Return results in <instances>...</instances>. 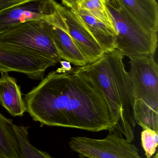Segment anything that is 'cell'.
<instances>
[{
	"label": "cell",
	"instance_id": "obj_1",
	"mask_svg": "<svg viewBox=\"0 0 158 158\" xmlns=\"http://www.w3.org/2000/svg\"><path fill=\"white\" fill-rule=\"evenodd\" d=\"M24 101L26 111L40 127L111 132L116 125L96 80L82 67L50 72Z\"/></svg>",
	"mask_w": 158,
	"mask_h": 158
},
{
	"label": "cell",
	"instance_id": "obj_2",
	"mask_svg": "<svg viewBox=\"0 0 158 158\" xmlns=\"http://www.w3.org/2000/svg\"><path fill=\"white\" fill-rule=\"evenodd\" d=\"M124 56L117 49L103 53L95 62L82 68L96 80L115 123L113 133L132 143L135 138V94L125 68Z\"/></svg>",
	"mask_w": 158,
	"mask_h": 158
},
{
	"label": "cell",
	"instance_id": "obj_3",
	"mask_svg": "<svg viewBox=\"0 0 158 158\" xmlns=\"http://www.w3.org/2000/svg\"><path fill=\"white\" fill-rule=\"evenodd\" d=\"M154 55L130 60L135 94L134 119L143 129L158 130V65Z\"/></svg>",
	"mask_w": 158,
	"mask_h": 158
},
{
	"label": "cell",
	"instance_id": "obj_4",
	"mask_svg": "<svg viewBox=\"0 0 158 158\" xmlns=\"http://www.w3.org/2000/svg\"><path fill=\"white\" fill-rule=\"evenodd\" d=\"M0 48L22 52L52 60H61L53 43L51 25L32 20L0 32Z\"/></svg>",
	"mask_w": 158,
	"mask_h": 158
},
{
	"label": "cell",
	"instance_id": "obj_5",
	"mask_svg": "<svg viewBox=\"0 0 158 158\" xmlns=\"http://www.w3.org/2000/svg\"><path fill=\"white\" fill-rule=\"evenodd\" d=\"M116 33L115 49L124 57L134 58L154 55L158 47V34L147 31L123 10L118 0H106Z\"/></svg>",
	"mask_w": 158,
	"mask_h": 158
},
{
	"label": "cell",
	"instance_id": "obj_6",
	"mask_svg": "<svg viewBox=\"0 0 158 158\" xmlns=\"http://www.w3.org/2000/svg\"><path fill=\"white\" fill-rule=\"evenodd\" d=\"M68 144L79 158H143L135 145L113 132L102 139L72 137Z\"/></svg>",
	"mask_w": 158,
	"mask_h": 158
},
{
	"label": "cell",
	"instance_id": "obj_7",
	"mask_svg": "<svg viewBox=\"0 0 158 158\" xmlns=\"http://www.w3.org/2000/svg\"><path fill=\"white\" fill-rule=\"evenodd\" d=\"M60 16V3L54 0H25L19 5L0 12V32L32 20L54 25Z\"/></svg>",
	"mask_w": 158,
	"mask_h": 158
},
{
	"label": "cell",
	"instance_id": "obj_8",
	"mask_svg": "<svg viewBox=\"0 0 158 158\" xmlns=\"http://www.w3.org/2000/svg\"><path fill=\"white\" fill-rule=\"evenodd\" d=\"M60 9L69 34L87 64H90L99 60L104 53L103 50L75 11L66 0L62 1Z\"/></svg>",
	"mask_w": 158,
	"mask_h": 158
},
{
	"label": "cell",
	"instance_id": "obj_9",
	"mask_svg": "<svg viewBox=\"0 0 158 158\" xmlns=\"http://www.w3.org/2000/svg\"><path fill=\"white\" fill-rule=\"evenodd\" d=\"M57 63L22 52L0 48V72H16L34 80L44 78L46 70Z\"/></svg>",
	"mask_w": 158,
	"mask_h": 158
},
{
	"label": "cell",
	"instance_id": "obj_10",
	"mask_svg": "<svg viewBox=\"0 0 158 158\" xmlns=\"http://www.w3.org/2000/svg\"><path fill=\"white\" fill-rule=\"evenodd\" d=\"M127 14L141 27L158 33V4L155 0H118Z\"/></svg>",
	"mask_w": 158,
	"mask_h": 158
},
{
	"label": "cell",
	"instance_id": "obj_11",
	"mask_svg": "<svg viewBox=\"0 0 158 158\" xmlns=\"http://www.w3.org/2000/svg\"><path fill=\"white\" fill-rule=\"evenodd\" d=\"M51 32L53 43L61 60L69 62L77 67H83L87 64L69 34L63 15L55 25H51Z\"/></svg>",
	"mask_w": 158,
	"mask_h": 158
},
{
	"label": "cell",
	"instance_id": "obj_12",
	"mask_svg": "<svg viewBox=\"0 0 158 158\" xmlns=\"http://www.w3.org/2000/svg\"><path fill=\"white\" fill-rule=\"evenodd\" d=\"M74 9L90 34L101 47L103 53L115 49L116 33L115 30L96 19L85 10L77 8L73 0H66Z\"/></svg>",
	"mask_w": 158,
	"mask_h": 158
},
{
	"label": "cell",
	"instance_id": "obj_13",
	"mask_svg": "<svg viewBox=\"0 0 158 158\" xmlns=\"http://www.w3.org/2000/svg\"><path fill=\"white\" fill-rule=\"evenodd\" d=\"M1 73L0 104L12 116L22 117L26 112V107L20 86L8 73Z\"/></svg>",
	"mask_w": 158,
	"mask_h": 158
},
{
	"label": "cell",
	"instance_id": "obj_14",
	"mask_svg": "<svg viewBox=\"0 0 158 158\" xmlns=\"http://www.w3.org/2000/svg\"><path fill=\"white\" fill-rule=\"evenodd\" d=\"M13 120L0 113V158H19V143Z\"/></svg>",
	"mask_w": 158,
	"mask_h": 158
},
{
	"label": "cell",
	"instance_id": "obj_15",
	"mask_svg": "<svg viewBox=\"0 0 158 158\" xmlns=\"http://www.w3.org/2000/svg\"><path fill=\"white\" fill-rule=\"evenodd\" d=\"M73 1L77 8L85 10L94 18L115 30L106 0H73Z\"/></svg>",
	"mask_w": 158,
	"mask_h": 158
},
{
	"label": "cell",
	"instance_id": "obj_16",
	"mask_svg": "<svg viewBox=\"0 0 158 158\" xmlns=\"http://www.w3.org/2000/svg\"><path fill=\"white\" fill-rule=\"evenodd\" d=\"M19 147V158H53L48 152L40 150L29 140L27 127L14 124Z\"/></svg>",
	"mask_w": 158,
	"mask_h": 158
},
{
	"label": "cell",
	"instance_id": "obj_17",
	"mask_svg": "<svg viewBox=\"0 0 158 158\" xmlns=\"http://www.w3.org/2000/svg\"><path fill=\"white\" fill-rule=\"evenodd\" d=\"M158 144V132L147 128L141 133V144L147 158H151L155 154Z\"/></svg>",
	"mask_w": 158,
	"mask_h": 158
},
{
	"label": "cell",
	"instance_id": "obj_18",
	"mask_svg": "<svg viewBox=\"0 0 158 158\" xmlns=\"http://www.w3.org/2000/svg\"><path fill=\"white\" fill-rule=\"evenodd\" d=\"M25 0H0V12L19 5Z\"/></svg>",
	"mask_w": 158,
	"mask_h": 158
},
{
	"label": "cell",
	"instance_id": "obj_19",
	"mask_svg": "<svg viewBox=\"0 0 158 158\" xmlns=\"http://www.w3.org/2000/svg\"><path fill=\"white\" fill-rule=\"evenodd\" d=\"M60 63L61 66L56 70V72L59 73H67L71 71L73 68L71 64L69 62L65 60H61Z\"/></svg>",
	"mask_w": 158,
	"mask_h": 158
},
{
	"label": "cell",
	"instance_id": "obj_20",
	"mask_svg": "<svg viewBox=\"0 0 158 158\" xmlns=\"http://www.w3.org/2000/svg\"><path fill=\"white\" fill-rule=\"evenodd\" d=\"M151 158H158V152H156V154L154 155V156H152Z\"/></svg>",
	"mask_w": 158,
	"mask_h": 158
}]
</instances>
